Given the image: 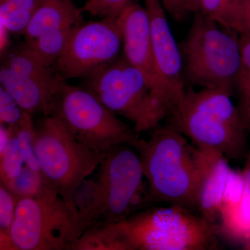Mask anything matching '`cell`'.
<instances>
[{
    "mask_svg": "<svg viewBox=\"0 0 250 250\" xmlns=\"http://www.w3.org/2000/svg\"><path fill=\"white\" fill-rule=\"evenodd\" d=\"M144 178L134 147L111 148L99 166L96 180L85 179L74 197L85 229L118 223L152 205Z\"/></svg>",
    "mask_w": 250,
    "mask_h": 250,
    "instance_id": "cell-1",
    "label": "cell"
},
{
    "mask_svg": "<svg viewBox=\"0 0 250 250\" xmlns=\"http://www.w3.org/2000/svg\"><path fill=\"white\" fill-rule=\"evenodd\" d=\"M110 250H210L219 248L218 227L179 205L147 207L103 225Z\"/></svg>",
    "mask_w": 250,
    "mask_h": 250,
    "instance_id": "cell-2",
    "label": "cell"
},
{
    "mask_svg": "<svg viewBox=\"0 0 250 250\" xmlns=\"http://www.w3.org/2000/svg\"><path fill=\"white\" fill-rule=\"evenodd\" d=\"M147 182L152 205L166 203L196 210L200 170L197 147L165 124L136 147Z\"/></svg>",
    "mask_w": 250,
    "mask_h": 250,
    "instance_id": "cell-3",
    "label": "cell"
},
{
    "mask_svg": "<svg viewBox=\"0 0 250 250\" xmlns=\"http://www.w3.org/2000/svg\"><path fill=\"white\" fill-rule=\"evenodd\" d=\"M233 95L220 88L188 87L182 103L166 124L191 139L197 147L214 149L237 160L246 153L248 134Z\"/></svg>",
    "mask_w": 250,
    "mask_h": 250,
    "instance_id": "cell-4",
    "label": "cell"
},
{
    "mask_svg": "<svg viewBox=\"0 0 250 250\" xmlns=\"http://www.w3.org/2000/svg\"><path fill=\"white\" fill-rule=\"evenodd\" d=\"M236 34L200 11L194 14L188 32L179 43L187 88H220L233 95L243 69Z\"/></svg>",
    "mask_w": 250,
    "mask_h": 250,
    "instance_id": "cell-5",
    "label": "cell"
},
{
    "mask_svg": "<svg viewBox=\"0 0 250 250\" xmlns=\"http://www.w3.org/2000/svg\"><path fill=\"white\" fill-rule=\"evenodd\" d=\"M85 230L77 206L45 182L35 197L18 200L9 235L15 250H66Z\"/></svg>",
    "mask_w": 250,
    "mask_h": 250,
    "instance_id": "cell-6",
    "label": "cell"
},
{
    "mask_svg": "<svg viewBox=\"0 0 250 250\" xmlns=\"http://www.w3.org/2000/svg\"><path fill=\"white\" fill-rule=\"evenodd\" d=\"M33 146L46 183L73 205L77 189L108 152L85 146L55 116H45L35 125Z\"/></svg>",
    "mask_w": 250,
    "mask_h": 250,
    "instance_id": "cell-7",
    "label": "cell"
},
{
    "mask_svg": "<svg viewBox=\"0 0 250 250\" xmlns=\"http://www.w3.org/2000/svg\"><path fill=\"white\" fill-rule=\"evenodd\" d=\"M62 80L49 116L60 118L79 141L95 150L107 152L121 145L136 147L141 138L118 118L91 91Z\"/></svg>",
    "mask_w": 250,
    "mask_h": 250,
    "instance_id": "cell-8",
    "label": "cell"
},
{
    "mask_svg": "<svg viewBox=\"0 0 250 250\" xmlns=\"http://www.w3.org/2000/svg\"><path fill=\"white\" fill-rule=\"evenodd\" d=\"M82 86L115 114L131 121L139 134L155 129L165 119L150 82L122 54L114 62L85 78Z\"/></svg>",
    "mask_w": 250,
    "mask_h": 250,
    "instance_id": "cell-9",
    "label": "cell"
},
{
    "mask_svg": "<svg viewBox=\"0 0 250 250\" xmlns=\"http://www.w3.org/2000/svg\"><path fill=\"white\" fill-rule=\"evenodd\" d=\"M122 49L123 37L118 18L82 23L56 62V68L65 80L85 79L116 60Z\"/></svg>",
    "mask_w": 250,
    "mask_h": 250,
    "instance_id": "cell-10",
    "label": "cell"
},
{
    "mask_svg": "<svg viewBox=\"0 0 250 250\" xmlns=\"http://www.w3.org/2000/svg\"><path fill=\"white\" fill-rule=\"evenodd\" d=\"M143 1L150 21L156 74L154 96L166 119L182 103L187 90L182 56L161 0Z\"/></svg>",
    "mask_w": 250,
    "mask_h": 250,
    "instance_id": "cell-11",
    "label": "cell"
},
{
    "mask_svg": "<svg viewBox=\"0 0 250 250\" xmlns=\"http://www.w3.org/2000/svg\"><path fill=\"white\" fill-rule=\"evenodd\" d=\"M118 19L123 37L122 55L131 65L146 75L154 91L155 66L150 21L147 10L140 3L132 1Z\"/></svg>",
    "mask_w": 250,
    "mask_h": 250,
    "instance_id": "cell-12",
    "label": "cell"
},
{
    "mask_svg": "<svg viewBox=\"0 0 250 250\" xmlns=\"http://www.w3.org/2000/svg\"><path fill=\"white\" fill-rule=\"evenodd\" d=\"M196 147L200 170L196 210L206 220L215 224L220 220V206L231 167L229 159L221 153Z\"/></svg>",
    "mask_w": 250,
    "mask_h": 250,
    "instance_id": "cell-13",
    "label": "cell"
},
{
    "mask_svg": "<svg viewBox=\"0 0 250 250\" xmlns=\"http://www.w3.org/2000/svg\"><path fill=\"white\" fill-rule=\"evenodd\" d=\"M62 80V75L53 82L36 80L18 75L4 66L0 68L1 86L23 111L31 115H50L54 96Z\"/></svg>",
    "mask_w": 250,
    "mask_h": 250,
    "instance_id": "cell-14",
    "label": "cell"
},
{
    "mask_svg": "<svg viewBox=\"0 0 250 250\" xmlns=\"http://www.w3.org/2000/svg\"><path fill=\"white\" fill-rule=\"evenodd\" d=\"M83 10L72 0H44L33 16L24 36L34 40L47 31L83 23Z\"/></svg>",
    "mask_w": 250,
    "mask_h": 250,
    "instance_id": "cell-15",
    "label": "cell"
},
{
    "mask_svg": "<svg viewBox=\"0 0 250 250\" xmlns=\"http://www.w3.org/2000/svg\"><path fill=\"white\" fill-rule=\"evenodd\" d=\"M1 66L21 76L47 82H53L61 75L54 64L42 58L26 44L8 52L3 58Z\"/></svg>",
    "mask_w": 250,
    "mask_h": 250,
    "instance_id": "cell-16",
    "label": "cell"
},
{
    "mask_svg": "<svg viewBox=\"0 0 250 250\" xmlns=\"http://www.w3.org/2000/svg\"><path fill=\"white\" fill-rule=\"evenodd\" d=\"M44 0H0V22L11 34L24 35Z\"/></svg>",
    "mask_w": 250,
    "mask_h": 250,
    "instance_id": "cell-17",
    "label": "cell"
},
{
    "mask_svg": "<svg viewBox=\"0 0 250 250\" xmlns=\"http://www.w3.org/2000/svg\"><path fill=\"white\" fill-rule=\"evenodd\" d=\"M80 25L65 26L47 31L34 40L26 41L25 44L42 58L55 65L57 59L67 48L74 31Z\"/></svg>",
    "mask_w": 250,
    "mask_h": 250,
    "instance_id": "cell-18",
    "label": "cell"
},
{
    "mask_svg": "<svg viewBox=\"0 0 250 250\" xmlns=\"http://www.w3.org/2000/svg\"><path fill=\"white\" fill-rule=\"evenodd\" d=\"M244 192L243 172L231 168L220 206L218 233L223 234L232 224L239 209Z\"/></svg>",
    "mask_w": 250,
    "mask_h": 250,
    "instance_id": "cell-19",
    "label": "cell"
},
{
    "mask_svg": "<svg viewBox=\"0 0 250 250\" xmlns=\"http://www.w3.org/2000/svg\"><path fill=\"white\" fill-rule=\"evenodd\" d=\"M242 4L243 0H202L200 12L224 29L236 32Z\"/></svg>",
    "mask_w": 250,
    "mask_h": 250,
    "instance_id": "cell-20",
    "label": "cell"
},
{
    "mask_svg": "<svg viewBox=\"0 0 250 250\" xmlns=\"http://www.w3.org/2000/svg\"><path fill=\"white\" fill-rule=\"evenodd\" d=\"M244 192L239 209L229 229V236L237 242L244 243L250 238V150L243 171Z\"/></svg>",
    "mask_w": 250,
    "mask_h": 250,
    "instance_id": "cell-21",
    "label": "cell"
},
{
    "mask_svg": "<svg viewBox=\"0 0 250 250\" xmlns=\"http://www.w3.org/2000/svg\"><path fill=\"white\" fill-rule=\"evenodd\" d=\"M45 183L41 171L33 170L25 165L18 176L1 184L19 200L35 197Z\"/></svg>",
    "mask_w": 250,
    "mask_h": 250,
    "instance_id": "cell-22",
    "label": "cell"
},
{
    "mask_svg": "<svg viewBox=\"0 0 250 250\" xmlns=\"http://www.w3.org/2000/svg\"><path fill=\"white\" fill-rule=\"evenodd\" d=\"M9 126L18 140L20 149L25 161V165L33 170L41 171L40 164L33 146V136L35 125L33 123L31 114L25 112L19 123Z\"/></svg>",
    "mask_w": 250,
    "mask_h": 250,
    "instance_id": "cell-23",
    "label": "cell"
},
{
    "mask_svg": "<svg viewBox=\"0 0 250 250\" xmlns=\"http://www.w3.org/2000/svg\"><path fill=\"white\" fill-rule=\"evenodd\" d=\"M9 127L11 131V137L3 152L0 153L1 184L18 176L22 171L24 164L25 165V161L20 149L18 140L11 126Z\"/></svg>",
    "mask_w": 250,
    "mask_h": 250,
    "instance_id": "cell-24",
    "label": "cell"
},
{
    "mask_svg": "<svg viewBox=\"0 0 250 250\" xmlns=\"http://www.w3.org/2000/svg\"><path fill=\"white\" fill-rule=\"evenodd\" d=\"M132 0H87L82 10L93 17L116 19Z\"/></svg>",
    "mask_w": 250,
    "mask_h": 250,
    "instance_id": "cell-25",
    "label": "cell"
},
{
    "mask_svg": "<svg viewBox=\"0 0 250 250\" xmlns=\"http://www.w3.org/2000/svg\"><path fill=\"white\" fill-rule=\"evenodd\" d=\"M235 92L238 97L237 107L248 134H250V72L242 70Z\"/></svg>",
    "mask_w": 250,
    "mask_h": 250,
    "instance_id": "cell-26",
    "label": "cell"
},
{
    "mask_svg": "<svg viewBox=\"0 0 250 250\" xmlns=\"http://www.w3.org/2000/svg\"><path fill=\"white\" fill-rule=\"evenodd\" d=\"M25 111L18 105L14 98L0 85V122L8 125H17L22 119Z\"/></svg>",
    "mask_w": 250,
    "mask_h": 250,
    "instance_id": "cell-27",
    "label": "cell"
},
{
    "mask_svg": "<svg viewBox=\"0 0 250 250\" xmlns=\"http://www.w3.org/2000/svg\"><path fill=\"white\" fill-rule=\"evenodd\" d=\"M18 198L1 184L0 186V232L9 233L14 221Z\"/></svg>",
    "mask_w": 250,
    "mask_h": 250,
    "instance_id": "cell-28",
    "label": "cell"
},
{
    "mask_svg": "<svg viewBox=\"0 0 250 250\" xmlns=\"http://www.w3.org/2000/svg\"><path fill=\"white\" fill-rule=\"evenodd\" d=\"M166 12L177 22H182L187 17L184 0H161Z\"/></svg>",
    "mask_w": 250,
    "mask_h": 250,
    "instance_id": "cell-29",
    "label": "cell"
},
{
    "mask_svg": "<svg viewBox=\"0 0 250 250\" xmlns=\"http://www.w3.org/2000/svg\"><path fill=\"white\" fill-rule=\"evenodd\" d=\"M238 34H250V0H243L238 25Z\"/></svg>",
    "mask_w": 250,
    "mask_h": 250,
    "instance_id": "cell-30",
    "label": "cell"
},
{
    "mask_svg": "<svg viewBox=\"0 0 250 250\" xmlns=\"http://www.w3.org/2000/svg\"><path fill=\"white\" fill-rule=\"evenodd\" d=\"M242 70L250 72V34H242L239 36Z\"/></svg>",
    "mask_w": 250,
    "mask_h": 250,
    "instance_id": "cell-31",
    "label": "cell"
},
{
    "mask_svg": "<svg viewBox=\"0 0 250 250\" xmlns=\"http://www.w3.org/2000/svg\"><path fill=\"white\" fill-rule=\"evenodd\" d=\"M10 31L5 27L4 24L0 22V54L1 58L9 52L10 46Z\"/></svg>",
    "mask_w": 250,
    "mask_h": 250,
    "instance_id": "cell-32",
    "label": "cell"
},
{
    "mask_svg": "<svg viewBox=\"0 0 250 250\" xmlns=\"http://www.w3.org/2000/svg\"><path fill=\"white\" fill-rule=\"evenodd\" d=\"M11 135V131L9 125L6 127L5 124L1 123V125H0V153L2 152L4 150L5 147L9 142Z\"/></svg>",
    "mask_w": 250,
    "mask_h": 250,
    "instance_id": "cell-33",
    "label": "cell"
},
{
    "mask_svg": "<svg viewBox=\"0 0 250 250\" xmlns=\"http://www.w3.org/2000/svg\"><path fill=\"white\" fill-rule=\"evenodd\" d=\"M202 0H184V6L188 14H195L201 9Z\"/></svg>",
    "mask_w": 250,
    "mask_h": 250,
    "instance_id": "cell-34",
    "label": "cell"
},
{
    "mask_svg": "<svg viewBox=\"0 0 250 250\" xmlns=\"http://www.w3.org/2000/svg\"><path fill=\"white\" fill-rule=\"evenodd\" d=\"M243 244H244L245 250H250V239H248V241L245 242V243H243Z\"/></svg>",
    "mask_w": 250,
    "mask_h": 250,
    "instance_id": "cell-35",
    "label": "cell"
}]
</instances>
